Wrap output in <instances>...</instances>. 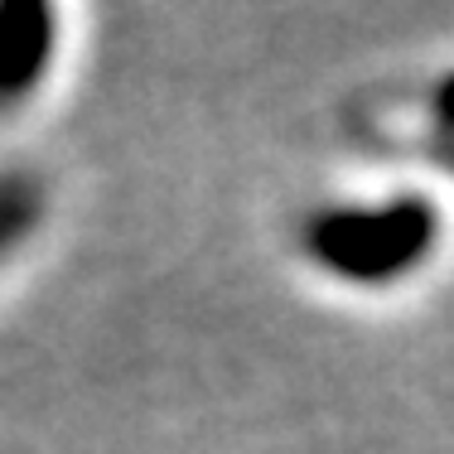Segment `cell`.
I'll list each match as a JSON object with an SVG mask.
<instances>
[{"instance_id": "1", "label": "cell", "mask_w": 454, "mask_h": 454, "mask_svg": "<svg viewBox=\"0 0 454 454\" xmlns=\"http://www.w3.org/2000/svg\"><path fill=\"white\" fill-rule=\"evenodd\" d=\"M440 242V213L426 199L339 203L305 223V252L319 271L348 286H392Z\"/></svg>"}, {"instance_id": "2", "label": "cell", "mask_w": 454, "mask_h": 454, "mask_svg": "<svg viewBox=\"0 0 454 454\" xmlns=\"http://www.w3.org/2000/svg\"><path fill=\"white\" fill-rule=\"evenodd\" d=\"M59 49V15L49 5H0V102H20L44 82Z\"/></svg>"}, {"instance_id": "3", "label": "cell", "mask_w": 454, "mask_h": 454, "mask_svg": "<svg viewBox=\"0 0 454 454\" xmlns=\"http://www.w3.org/2000/svg\"><path fill=\"white\" fill-rule=\"evenodd\" d=\"M44 218V189L29 175H0V262L25 247Z\"/></svg>"}]
</instances>
